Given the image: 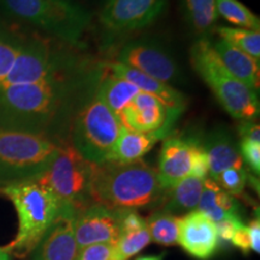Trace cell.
<instances>
[{"label": "cell", "mask_w": 260, "mask_h": 260, "mask_svg": "<svg viewBox=\"0 0 260 260\" xmlns=\"http://www.w3.org/2000/svg\"><path fill=\"white\" fill-rule=\"evenodd\" d=\"M0 260H9V253L0 248Z\"/></svg>", "instance_id": "8d00e7d4"}, {"label": "cell", "mask_w": 260, "mask_h": 260, "mask_svg": "<svg viewBox=\"0 0 260 260\" xmlns=\"http://www.w3.org/2000/svg\"><path fill=\"white\" fill-rule=\"evenodd\" d=\"M200 145L207 155L209 175L212 180L228 169L245 167L236 141L226 129L217 128L212 130Z\"/></svg>", "instance_id": "e0dca14e"}, {"label": "cell", "mask_w": 260, "mask_h": 260, "mask_svg": "<svg viewBox=\"0 0 260 260\" xmlns=\"http://www.w3.org/2000/svg\"><path fill=\"white\" fill-rule=\"evenodd\" d=\"M151 241V235H149L147 226L141 230H138V232L124 234L116 242L115 259L128 260L133 258L140 251H142Z\"/></svg>", "instance_id": "4316f807"}, {"label": "cell", "mask_w": 260, "mask_h": 260, "mask_svg": "<svg viewBox=\"0 0 260 260\" xmlns=\"http://www.w3.org/2000/svg\"><path fill=\"white\" fill-rule=\"evenodd\" d=\"M193 68L210 87L224 110L239 121L258 118L260 104L258 93L234 77L225 69L206 39L197 41L190 48Z\"/></svg>", "instance_id": "8992f818"}, {"label": "cell", "mask_w": 260, "mask_h": 260, "mask_svg": "<svg viewBox=\"0 0 260 260\" xmlns=\"http://www.w3.org/2000/svg\"><path fill=\"white\" fill-rule=\"evenodd\" d=\"M100 76L84 61L41 82L3 87L0 128L45 135L58 142L69 140L75 116Z\"/></svg>", "instance_id": "6da1fadb"}, {"label": "cell", "mask_w": 260, "mask_h": 260, "mask_svg": "<svg viewBox=\"0 0 260 260\" xmlns=\"http://www.w3.org/2000/svg\"><path fill=\"white\" fill-rule=\"evenodd\" d=\"M247 177H248V174H247L246 168L243 167L224 170L218 176L214 177L213 181L233 197H242L247 183Z\"/></svg>", "instance_id": "83f0119b"}, {"label": "cell", "mask_w": 260, "mask_h": 260, "mask_svg": "<svg viewBox=\"0 0 260 260\" xmlns=\"http://www.w3.org/2000/svg\"><path fill=\"white\" fill-rule=\"evenodd\" d=\"M204 181L194 176H187L167 190L161 209L171 214L189 213L198 209Z\"/></svg>", "instance_id": "44dd1931"}, {"label": "cell", "mask_w": 260, "mask_h": 260, "mask_svg": "<svg viewBox=\"0 0 260 260\" xmlns=\"http://www.w3.org/2000/svg\"><path fill=\"white\" fill-rule=\"evenodd\" d=\"M211 45L225 69L234 77H236L247 87L258 93L260 79L259 60L248 56L245 52L233 46L232 44L223 39H219Z\"/></svg>", "instance_id": "ac0fdd59"}, {"label": "cell", "mask_w": 260, "mask_h": 260, "mask_svg": "<svg viewBox=\"0 0 260 260\" xmlns=\"http://www.w3.org/2000/svg\"><path fill=\"white\" fill-rule=\"evenodd\" d=\"M141 92L134 83L107 73L100 76L96 84V95L106 104L118 118L122 110Z\"/></svg>", "instance_id": "7402d4cb"}, {"label": "cell", "mask_w": 260, "mask_h": 260, "mask_svg": "<svg viewBox=\"0 0 260 260\" xmlns=\"http://www.w3.org/2000/svg\"><path fill=\"white\" fill-rule=\"evenodd\" d=\"M105 67L110 74L134 83L141 92L157 98L170 111L181 115L186 109V98L172 86L160 82L153 77H149L133 68L118 63V61H112V63L106 64Z\"/></svg>", "instance_id": "2e32d148"}, {"label": "cell", "mask_w": 260, "mask_h": 260, "mask_svg": "<svg viewBox=\"0 0 260 260\" xmlns=\"http://www.w3.org/2000/svg\"><path fill=\"white\" fill-rule=\"evenodd\" d=\"M152 241L162 246L177 245L178 217L164 210L155 211L146 219Z\"/></svg>", "instance_id": "cb8c5ba5"}, {"label": "cell", "mask_w": 260, "mask_h": 260, "mask_svg": "<svg viewBox=\"0 0 260 260\" xmlns=\"http://www.w3.org/2000/svg\"><path fill=\"white\" fill-rule=\"evenodd\" d=\"M76 214L71 207L60 206L56 220L34 249V260H76L79 255L75 237Z\"/></svg>", "instance_id": "4fadbf2b"}, {"label": "cell", "mask_w": 260, "mask_h": 260, "mask_svg": "<svg viewBox=\"0 0 260 260\" xmlns=\"http://www.w3.org/2000/svg\"><path fill=\"white\" fill-rule=\"evenodd\" d=\"M248 228L249 239H251V249L256 253L260 252V222L259 218L253 219Z\"/></svg>", "instance_id": "d590c367"}, {"label": "cell", "mask_w": 260, "mask_h": 260, "mask_svg": "<svg viewBox=\"0 0 260 260\" xmlns=\"http://www.w3.org/2000/svg\"><path fill=\"white\" fill-rule=\"evenodd\" d=\"M12 17L40 29L46 37L80 47L90 14L74 0H0Z\"/></svg>", "instance_id": "277c9868"}, {"label": "cell", "mask_w": 260, "mask_h": 260, "mask_svg": "<svg viewBox=\"0 0 260 260\" xmlns=\"http://www.w3.org/2000/svg\"><path fill=\"white\" fill-rule=\"evenodd\" d=\"M94 164L84 159L69 140L61 141L56 157L37 181L46 186L60 206L76 212L92 205L90 182Z\"/></svg>", "instance_id": "ba28073f"}, {"label": "cell", "mask_w": 260, "mask_h": 260, "mask_svg": "<svg viewBox=\"0 0 260 260\" xmlns=\"http://www.w3.org/2000/svg\"><path fill=\"white\" fill-rule=\"evenodd\" d=\"M190 176L206 180L209 176V160L207 155L201 147L200 142H194L193 148V162H191V172Z\"/></svg>", "instance_id": "1f68e13d"}, {"label": "cell", "mask_w": 260, "mask_h": 260, "mask_svg": "<svg viewBox=\"0 0 260 260\" xmlns=\"http://www.w3.org/2000/svg\"><path fill=\"white\" fill-rule=\"evenodd\" d=\"M95 88L75 116L70 142L84 159L99 165L109 160L123 126L115 113L96 95Z\"/></svg>", "instance_id": "52a82bcc"}, {"label": "cell", "mask_w": 260, "mask_h": 260, "mask_svg": "<svg viewBox=\"0 0 260 260\" xmlns=\"http://www.w3.org/2000/svg\"><path fill=\"white\" fill-rule=\"evenodd\" d=\"M216 224L203 212L195 210L178 218V240L188 254L199 260H207L218 247Z\"/></svg>", "instance_id": "5bb4252c"}, {"label": "cell", "mask_w": 260, "mask_h": 260, "mask_svg": "<svg viewBox=\"0 0 260 260\" xmlns=\"http://www.w3.org/2000/svg\"><path fill=\"white\" fill-rule=\"evenodd\" d=\"M168 135L169 132L167 130L141 133L123 126L107 161L128 164V162L141 160V158L153 148L159 140L168 138Z\"/></svg>", "instance_id": "d6986e66"}, {"label": "cell", "mask_w": 260, "mask_h": 260, "mask_svg": "<svg viewBox=\"0 0 260 260\" xmlns=\"http://www.w3.org/2000/svg\"><path fill=\"white\" fill-rule=\"evenodd\" d=\"M216 9L218 16H222L229 23L248 30H260V19L258 16L253 14L239 0H216Z\"/></svg>", "instance_id": "d4e9b609"}, {"label": "cell", "mask_w": 260, "mask_h": 260, "mask_svg": "<svg viewBox=\"0 0 260 260\" xmlns=\"http://www.w3.org/2000/svg\"><path fill=\"white\" fill-rule=\"evenodd\" d=\"M119 223H121L122 235L138 232L147 226L146 219L142 218L135 210H119Z\"/></svg>", "instance_id": "f546056e"}, {"label": "cell", "mask_w": 260, "mask_h": 260, "mask_svg": "<svg viewBox=\"0 0 260 260\" xmlns=\"http://www.w3.org/2000/svg\"><path fill=\"white\" fill-rule=\"evenodd\" d=\"M219 38L223 39L259 60L260 58V32L254 30H248L243 28H233V27H219L217 28Z\"/></svg>", "instance_id": "484cf974"}, {"label": "cell", "mask_w": 260, "mask_h": 260, "mask_svg": "<svg viewBox=\"0 0 260 260\" xmlns=\"http://www.w3.org/2000/svg\"><path fill=\"white\" fill-rule=\"evenodd\" d=\"M187 23L198 34H206L216 24V0H181Z\"/></svg>", "instance_id": "603a6c76"}, {"label": "cell", "mask_w": 260, "mask_h": 260, "mask_svg": "<svg viewBox=\"0 0 260 260\" xmlns=\"http://www.w3.org/2000/svg\"><path fill=\"white\" fill-rule=\"evenodd\" d=\"M168 0H107L99 19L111 31L124 32L145 28L155 21Z\"/></svg>", "instance_id": "30bf717a"}, {"label": "cell", "mask_w": 260, "mask_h": 260, "mask_svg": "<svg viewBox=\"0 0 260 260\" xmlns=\"http://www.w3.org/2000/svg\"><path fill=\"white\" fill-rule=\"evenodd\" d=\"M59 145L45 135L0 128V189L38 180L56 157Z\"/></svg>", "instance_id": "5b68a950"}, {"label": "cell", "mask_w": 260, "mask_h": 260, "mask_svg": "<svg viewBox=\"0 0 260 260\" xmlns=\"http://www.w3.org/2000/svg\"><path fill=\"white\" fill-rule=\"evenodd\" d=\"M197 210L214 223L225 219H241L237 213V203L233 195L223 190L212 178L204 181L203 193Z\"/></svg>", "instance_id": "ffe728a7"}, {"label": "cell", "mask_w": 260, "mask_h": 260, "mask_svg": "<svg viewBox=\"0 0 260 260\" xmlns=\"http://www.w3.org/2000/svg\"><path fill=\"white\" fill-rule=\"evenodd\" d=\"M240 153L243 160H246L249 168L258 175L260 172V142L242 140L240 144Z\"/></svg>", "instance_id": "4dcf8cb0"}, {"label": "cell", "mask_w": 260, "mask_h": 260, "mask_svg": "<svg viewBox=\"0 0 260 260\" xmlns=\"http://www.w3.org/2000/svg\"><path fill=\"white\" fill-rule=\"evenodd\" d=\"M178 117L180 115L170 111L157 98L140 92L122 110L118 119L122 126L126 129L152 133L157 130L170 132Z\"/></svg>", "instance_id": "7c38bea8"}, {"label": "cell", "mask_w": 260, "mask_h": 260, "mask_svg": "<svg viewBox=\"0 0 260 260\" xmlns=\"http://www.w3.org/2000/svg\"><path fill=\"white\" fill-rule=\"evenodd\" d=\"M240 138L242 140H248V141L260 142V125L255 121H241L239 124Z\"/></svg>", "instance_id": "836d02e7"}, {"label": "cell", "mask_w": 260, "mask_h": 260, "mask_svg": "<svg viewBox=\"0 0 260 260\" xmlns=\"http://www.w3.org/2000/svg\"><path fill=\"white\" fill-rule=\"evenodd\" d=\"M121 235L119 210L92 204L76 214L75 237L79 252L95 243H116Z\"/></svg>", "instance_id": "8fae6325"}, {"label": "cell", "mask_w": 260, "mask_h": 260, "mask_svg": "<svg viewBox=\"0 0 260 260\" xmlns=\"http://www.w3.org/2000/svg\"><path fill=\"white\" fill-rule=\"evenodd\" d=\"M167 189L157 170L138 160L128 164L105 161L94 164L90 199L111 210H135L161 206Z\"/></svg>", "instance_id": "7a4b0ae2"}, {"label": "cell", "mask_w": 260, "mask_h": 260, "mask_svg": "<svg viewBox=\"0 0 260 260\" xmlns=\"http://www.w3.org/2000/svg\"><path fill=\"white\" fill-rule=\"evenodd\" d=\"M12 201L18 214V233L15 241L4 248L18 258L34 251L59 213L54 194L40 182L25 181L0 189Z\"/></svg>", "instance_id": "3957f363"}, {"label": "cell", "mask_w": 260, "mask_h": 260, "mask_svg": "<svg viewBox=\"0 0 260 260\" xmlns=\"http://www.w3.org/2000/svg\"><path fill=\"white\" fill-rule=\"evenodd\" d=\"M216 224L217 229V235H218V240H222V241L225 242H232L233 235L235 233L236 228L242 224L241 219H225L220 220Z\"/></svg>", "instance_id": "d6a6232c"}, {"label": "cell", "mask_w": 260, "mask_h": 260, "mask_svg": "<svg viewBox=\"0 0 260 260\" xmlns=\"http://www.w3.org/2000/svg\"><path fill=\"white\" fill-rule=\"evenodd\" d=\"M232 242L234 246L241 249L243 253H248L249 249H251V239H249V233L247 225L242 223L236 228L235 233L233 235Z\"/></svg>", "instance_id": "e575fe53"}, {"label": "cell", "mask_w": 260, "mask_h": 260, "mask_svg": "<svg viewBox=\"0 0 260 260\" xmlns=\"http://www.w3.org/2000/svg\"><path fill=\"white\" fill-rule=\"evenodd\" d=\"M138 260H161V256H144Z\"/></svg>", "instance_id": "74e56055"}, {"label": "cell", "mask_w": 260, "mask_h": 260, "mask_svg": "<svg viewBox=\"0 0 260 260\" xmlns=\"http://www.w3.org/2000/svg\"><path fill=\"white\" fill-rule=\"evenodd\" d=\"M195 140L181 138H165L162 142L159 168V181L164 189H170L177 182L190 176Z\"/></svg>", "instance_id": "9a60e30c"}, {"label": "cell", "mask_w": 260, "mask_h": 260, "mask_svg": "<svg viewBox=\"0 0 260 260\" xmlns=\"http://www.w3.org/2000/svg\"><path fill=\"white\" fill-rule=\"evenodd\" d=\"M116 243H95L81 249L76 260H116Z\"/></svg>", "instance_id": "f1b7e54d"}, {"label": "cell", "mask_w": 260, "mask_h": 260, "mask_svg": "<svg viewBox=\"0 0 260 260\" xmlns=\"http://www.w3.org/2000/svg\"><path fill=\"white\" fill-rule=\"evenodd\" d=\"M116 61L169 86L178 82L181 77L178 65L171 54L153 42H129L119 51Z\"/></svg>", "instance_id": "9c48e42d"}]
</instances>
